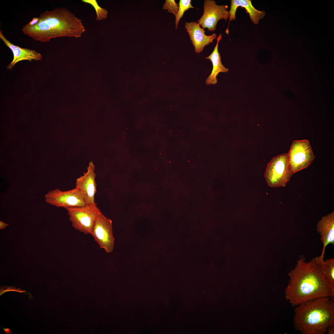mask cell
Returning <instances> with one entry per match:
<instances>
[{
	"mask_svg": "<svg viewBox=\"0 0 334 334\" xmlns=\"http://www.w3.org/2000/svg\"><path fill=\"white\" fill-rule=\"evenodd\" d=\"M8 226V225L2 221H0V229H5L6 226Z\"/></svg>",
	"mask_w": 334,
	"mask_h": 334,
	"instance_id": "cell-23",
	"label": "cell"
},
{
	"mask_svg": "<svg viewBox=\"0 0 334 334\" xmlns=\"http://www.w3.org/2000/svg\"><path fill=\"white\" fill-rule=\"evenodd\" d=\"M39 20V17H34L32 18V20L27 24L30 26L34 25L37 23Z\"/></svg>",
	"mask_w": 334,
	"mask_h": 334,
	"instance_id": "cell-21",
	"label": "cell"
},
{
	"mask_svg": "<svg viewBox=\"0 0 334 334\" xmlns=\"http://www.w3.org/2000/svg\"><path fill=\"white\" fill-rule=\"evenodd\" d=\"M45 199L47 203L52 205L65 208L86 204L81 193L76 187L66 191L58 189L50 191L45 195Z\"/></svg>",
	"mask_w": 334,
	"mask_h": 334,
	"instance_id": "cell-7",
	"label": "cell"
},
{
	"mask_svg": "<svg viewBox=\"0 0 334 334\" xmlns=\"http://www.w3.org/2000/svg\"><path fill=\"white\" fill-rule=\"evenodd\" d=\"M228 7L227 5L217 4L214 0H205L203 6V15L197 22L203 28L214 31L219 20H226L229 18L230 13L227 10Z\"/></svg>",
	"mask_w": 334,
	"mask_h": 334,
	"instance_id": "cell-8",
	"label": "cell"
},
{
	"mask_svg": "<svg viewBox=\"0 0 334 334\" xmlns=\"http://www.w3.org/2000/svg\"><path fill=\"white\" fill-rule=\"evenodd\" d=\"M240 6L245 8L249 14L251 21L254 24H259V20L265 16L266 13L264 11H259L254 8L250 0H231L230 9L229 11L230 16L228 26L225 31L229 34V26L230 22L236 19V13L238 7Z\"/></svg>",
	"mask_w": 334,
	"mask_h": 334,
	"instance_id": "cell-14",
	"label": "cell"
},
{
	"mask_svg": "<svg viewBox=\"0 0 334 334\" xmlns=\"http://www.w3.org/2000/svg\"><path fill=\"white\" fill-rule=\"evenodd\" d=\"M184 26L194 47L195 52L197 53H199L205 46L213 43V40L216 37L215 33L210 35H206L204 29L195 21L186 22Z\"/></svg>",
	"mask_w": 334,
	"mask_h": 334,
	"instance_id": "cell-11",
	"label": "cell"
},
{
	"mask_svg": "<svg viewBox=\"0 0 334 334\" xmlns=\"http://www.w3.org/2000/svg\"><path fill=\"white\" fill-rule=\"evenodd\" d=\"M293 326L302 334H325L334 325V301L322 297L306 301L294 310Z\"/></svg>",
	"mask_w": 334,
	"mask_h": 334,
	"instance_id": "cell-3",
	"label": "cell"
},
{
	"mask_svg": "<svg viewBox=\"0 0 334 334\" xmlns=\"http://www.w3.org/2000/svg\"><path fill=\"white\" fill-rule=\"evenodd\" d=\"M326 333L328 334H334V325L328 327L327 329Z\"/></svg>",
	"mask_w": 334,
	"mask_h": 334,
	"instance_id": "cell-22",
	"label": "cell"
},
{
	"mask_svg": "<svg viewBox=\"0 0 334 334\" xmlns=\"http://www.w3.org/2000/svg\"><path fill=\"white\" fill-rule=\"evenodd\" d=\"M1 327L4 330V332H5L6 333V334H12L13 333L11 332V329L9 328H3L2 327Z\"/></svg>",
	"mask_w": 334,
	"mask_h": 334,
	"instance_id": "cell-24",
	"label": "cell"
},
{
	"mask_svg": "<svg viewBox=\"0 0 334 334\" xmlns=\"http://www.w3.org/2000/svg\"><path fill=\"white\" fill-rule=\"evenodd\" d=\"M320 256L319 265L322 274L334 290V259L324 260V255H321Z\"/></svg>",
	"mask_w": 334,
	"mask_h": 334,
	"instance_id": "cell-16",
	"label": "cell"
},
{
	"mask_svg": "<svg viewBox=\"0 0 334 334\" xmlns=\"http://www.w3.org/2000/svg\"><path fill=\"white\" fill-rule=\"evenodd\" d=\"M288 153L290 166L293 174L306 168L315 156L308 140L293 141Z\"/></svg>",
	"mask_w": 334,
	"mask_h": 334,
	"instance_id": "cell-6",
	"label": "cell"
},
{
	"mask_svg": "<svg viewBox=\"0 0 334 334\" xmlns=\"http://www.w3.org/2000/svg\"><path fill=\"white\" fill-rule=\"evenodd\" d=\"M191 0H180L178 4L179 8L176 16L175 29L177 28L180 19L183 17L184 12L190 8H195L191 4Z\"/></svg>",
	"mask_w": 334,
	"mask_h": 334,
	"instance_id": "cell-17",
	"label": "cell"
},
{
	"mask_svg": "<svg viewBox=\"0 0 334 334\" xmlns=\"http://www.w3.org/2000/svg\"><path fill=\"white\" fill-rule=\"evenodd\" d=\"M83 2L88 3L92 5L95 10L96 14V20L100 21L106 19L108 14L107 10L100 6L96 0H82Z\"/></svg>",
	"mask_w": 334,
	"mask_h": 334,
	"instance_id": "cell-18",
	"label": "cell"
},
{
	"mask_svg": "<svg viewBox=\"0 0 334 334\" xmlns=\"http://www.w3.org/2000/svg\"><path fill=\"white\" fill-rule=\"evenodd\" d=\"M37 24L23 26L24 34L37 41L46 42L52 38H79L85 31L82 21L66 7L56 8L40 14Z\"/></svg>",
	"mask_w": 334,
	"mask_h": 334,
	"instance_id": "cell-2",
	"label": "cell"
},
{
	"mask_svg": "<svg viewBox=\"0 0 334 334\" xmlns=\"http://www.w3.org/2000/svg\"><path fill=\"white\" fill-rule=\"evenodd\" d=\"M87 168V172L76 179L75 187L81 193L86 204L97 205L94 200L96 191V174L95 166L92 161L89 163Z\"/></svg>",
	"mask_w": 334,
	"mask_h": 334,
	"instance_id": "cell-10",
	"label": "cell"
},
{
	"mask_svg": "<svg viewBox=\"0 0 334 334\" xmlns=\"http://www.w3.org/2000/svg\"><path fill=\"white\" fill-rule=\"evenodd\" d=\"M316 230L323 245L321 255H324L326 247L334 245V212L323 216L317 223Z\"/></svg>",
	"mask_w": 334,
	"mask_h": 334,
	"instance_id": "cell-13",
	"label": "cell"
},
{
	"mask_svg": "<svg viewBox=\"0 0 334 334\" xmlns=\"http://www.w3.org/2000/svg\"><path fill=\"white\" fill-rule=\"evenodd\" d=\"M287 153L272 158L268 164L264 177L268 185L276 188L286 186L293 175Z\"/></svg>",
	"mask_w": 334,
	"mask_h": 334,
	"instance_id": "cell-4",
	"label": "cell"
},
{
	"mask_svg": "<svg viewBox=\"0 0 334 334\" xmlns=\"http://www.w3.org/2000/svg\"><path fill=\"white\" fill-rule=\"evenodd\" d=\"M0 38L11 50L13 54V59L6 66L7 69L11 70L16 63L21 61L27 60L32 62V60L38 61L42 59L41 54L36 50L22 48L11 43L5 37L2 30H0Z\"/></svg>",
	"mask_w": 334,
	"mask_h": 334,
	"instance_id": "cell-12",
	"label": "cell"
},
{
	"mask_svg": "<svg viewBox=\"0 0 334 334\" xmlns=\"http://www.w3.org/2000/svg\"><path fill=\"white\" fill-rule=\"evenodd\" d=\"M72 227L85 234H91L96 221L101 212L97 205L84 206L65 208Z\"/></svg>",
	"mask_w": 334,
	"mask_h": 334,
	"instance_id": "cell-5",
	"label": "cell"
},
{
	"mask_svg": "<svg viewBox=\"0 0 334 334\" xmlns=\"http://www.w3.org/2000/svg\"><path fill=\"white\" fill-rule=\"evenodd\" d=\"M222 39V34H220L217 37V42L213 50L209 55L205 58L206 59H209L212 65L211 73L205 81L206 85L216 84L217 83L216 77L219 73H226L228 71V69L222 64L221 56L218 51L219 43Z\"/></svg>",
	"mask_w": 334,
	"mask_h": 334,
	"instance_id": "cell-15",
	"label": "cell"
},
{
	"mask_svg": "<svg viewBox=\"0 0 334 334\" xmlns=\"http://www.w3.org/2000/svg\"><path fill=\"white\" fill-rule=\"evenodd\" d=\"M294 268L288 273L289 279L285 298L292 306L315 298L330 297L334 301V290L323 276L319 265L320 256L308 262L300 255Z\"/></svg>",
	"mask_w": 334,
	"mask_h": 334,
	"instance_id": "cell-1",
	"label": "cell"
},
{
	"mask_svg": "<svg viewBox=\"0 0 334 334\" xmlns=\"http://www.w3.org/2000/svg\"><path fill=\"white\" fill-rule=\"evenodd\" d=\"M100 248L107 253H112L114 249L112 221L101 212L98 216L91 234Z\"/></svg>",
	"mask_w": 334,
	"mask_h": 334,
	"instance_id": "cell-9",
	"label": "cell"
},
{
	"mask_svg": "<svg viewBox=\"0 0 334 334\" xmlns=\"http://www.w3.org/2000/svg\"><path fill=\"white\" fill-rule=\"evenodd\" d=\"M179 5L174 0H166L163 6V9H166L169 12L173 14L176 16L178 11Z\"/></svg>",
	"mask_w": 334,
	"mask_h": 334,
	"instance_id": "cell-19",
	"label": "cell"
},
{
	"mask_svg": "<svg viewBox=\"0 0 334 334\" xmlns=\"http://www.w3.org/2000/svg\"><path fill=\"white\" fill-rule=\"evenodd\" d=\"M15 291L20 293H23L26 292V290H21L20 288H19L16 289L14 286H1L0 289V295L1 296L3 293L7 292Z\"/></svg>",
	"mask_w": 334,
	"mask_h": 334,
	"instance_id": "cell-20",
	"label": "cell"
}]
</instances>
